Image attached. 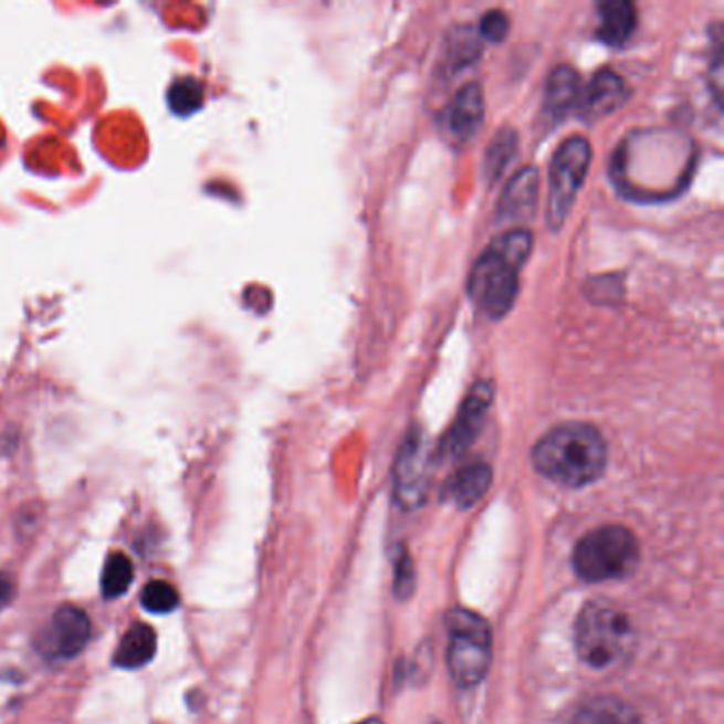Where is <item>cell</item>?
<instances>
[{
    "label": "cell",
    "instance_id": "6da1fadb",
    "mask_svg": "<svg viewBox=\"0 0 724 724\" xmlns=\"http://www.w3.org/2000/svg\"><path fill=\"white\" fill-rule=\"evenodd\" d=\"M606 463V440L589 423H564L542 436L534 449L537 472L553 483L574 489L595 483Z\"/></svg>",
    "mask_w": 724,
    "mask_h": 724
},
{
    "label": "cell",
    "instance_id": "7a4b0ae2",
    "mask_svg": "<svg viewBox=\"0 0 724 724\" xmlns=\"http://www.w3.org/2000/svg\"><path fill=\"white\" fill-rule=\"evenodd\" d=\"M534 246L532 232L512 228L491 242L470 272L468 294L491 319L508 315L518 294V270L527 262Z\"/></svg>",
    "mask_w": 724,
    "mask_h": 724
},
{
    "label": "cell",
    "instance_id": "3957f363",
    "mask_svg": "<svg viewBox=\"0 0 724 724\" xmlns=\"http://www.w3.org/2000/svg\"><path fill=\"white\" fill-rule=\"evenodd\" d=\"M636 646V633L622 610L608 601H590L576 622V648L592 670H612Z\"/></svg>",
    "mask_w": 724,
    "mask_h": 724
},
{
    "label": "cell",
    "instance_id": "277c9868",
    "mask_svg": "<svg viewBox=\"0 0 724 724\" xmlns=\"http://www.w3.org/2000/svg\"><path fill=\"white\" fill-rule=\"evenodd\" d=\"M638 559V539L620 525H608L590 532L578 542L574 550L576 574L587 583L625 578L636 569Z\"/></svg>",
    "mask_w": 724,
    "mask_h": 724
},
{
    "label": "cell",
    "instance_id": "5b68a950",
    "mask_svg": "<svg viewBox=\"0 0 724 724\" xmlns=\"http://www.w3.org/2000/svg\"><path fill=\"white\" fill-rule=\"evenodd\" d=\"M449 670L459 686L472 689L483 682L491 665V629L476 612L455 608L447 618Z\"/></svg>",
    "mask_w": 724,
    "mask_h": 724
},
{
    "label": "cell",
    "instance_id": "8992f818",
    "mask_svg": "<svg viewBox=\"0 0 724 724\" xmlns=\"http://www.w3.org/2000/svg\"><path fill=\"white\" fill-rule=\"evenodd\" d=\"M590 164V145L585 136H571L557 149L550 164L548 225L562 228L583 188Z\"/></svg>",
    "mask_w": 724,
    "mask_h": 724
},
{
    "label": "cell",
    "instance_id": "52a82bcc",
    "mask_svg": "<svg viewBox=\"0 0 724 724\" xmlns=\"http://www.w3.org/2000/svg\"><path fill=\"white\" fill-rule=\"evenodd\" d=\"M491 403H493V382L479 380L461 403L455 423L440 442V451H438L440 459H457L474 444V440L483 431Z\"/></svg>",
    "mask_w": 724,
    "mask_h": 724
},
{
    "label": "cell",
    "instance_id": "ba28073f",
    "mask_svg": "<svg viewBox=\"0 0 724 724\" xmlns=\"http://www.w3.org/2000/svg\"><path fill=\"white\" fill-rule=\"evenodd\" d=\"M92 622L75 606H62L39 638V650L48 659H75L90 642Z\"/></svg>",
    "mask_w": 724,
    "mask_h": 724
},
{
    "label": "cell",
    "instance_id": "9c48e42d",
    "mask_svg": "<svg viewBox=\"0 0 724 724\" xmlns=\"http://www.w3.org/2000/svg\"><path fill=\"white\" fill-rule=\"evenodd\" d=\"M428 493V453L421 431L415 430L403 440L396 463V495L403 508H417Z\"/></svg>",
    "mask_w": 724,
    "mask_h": 724
},
{
    "label": "cell",
    "instance_id": "30bf717a",
    "mask_svg": "<svg viewBox=\"0 0 724 724\" xmlns=\"http://www.w3.org/2000/svg\"><path fill=\"white\" fill-rule=\"evenodd\" d=\"M483 117V90L479 83H468L440 113V130L451 143L461 145L474 138V135L481 130Z\"/></svg>",
    "mask_w": 724,
    "mask_h": 724
},
{
    "label": "cell",
    "instance_id": "8fae6325",
    "mask_svg": "<svg viewBox=\"0 0 724 724\" xmlns=\"http://www.w3.org/2000/svg\"><path fill=\"white\" fill-rule=\"evenodd\" d=\"M627 96L629 92L622 77L610 69H604L592 75L587 87H583L578 108L585 119H601L625 105Z\"/></svg>",
    "mask_w": 724,
    "mask_h": 724
},
{
    "label": "cell",
    "instance_id": "7c38bea8",
    "mask_svg": "<svg viewBox=\"0 0 724 724\" xmlns=\"http://www.w3.org/2000/svg\"><path fill=\"white\" fill-rule=\"evenodd\" d=\"M539 177L536 168H523L516 172L504 188L500 198L497 213L504 221H527L536 213Z\"/></svg>",
    "mask_w": 724,
    "mask_h": 724
},
{
    "label": "cell",
    "instance_id": "4fadbf2b",
    "mask_svg": "<svg viewBox=\"0 0 724 724\" xmlns=\"http://www.w3.org/2000/svg\"><path fill=\"white\" fill-rule=\"evenodd\" d=\"M493 481L491 468L486 463H470L455 472L444 486V500L457 508H470L483 500Z\"/></svg>",
    "mask_w": 724,
    "mask_h": 724
},
{
    "label": "cell",
    "instance_id": "5bb4252c",
    "mask_svg": "<svg viewBox=\"0 0 724 724\" xmlns=\"http://www.w3.org/2000/svg\"><path fill=\"white\" fill-rule=\"evenodd\" d=\"M156 631L145 622H135L117 646L113 663L122 670H140L156 657Z\"/></svg>",
    "mask_w": 724,
    "mask_h": 724
},
{
    "label": "cell",
    "instance_id": "9a60e30c",
    "mask_svg": "<svg viewBox=\"0 0 724 724\" xmlns=\"http://www.w3.org/2000/svg\"><path fill=\"white\" fill-rule=\"evenodd\" d=\"M638 27L636 7L627 0H606L599 4L597 34L608 45H622Z\"/></svg>",
    "mask_w": 724,
    "mask_h": 724
},
{
    "label": "cell",
    "instance_id": "2e32d148",
    "mask_svg": "<svg viewBox=\"0 0 724 724\" xmlns=\"http://www.w3.org/2000/svg\"><path fill=\"white\" fill-rule=\"evenodd\" d=\"M583 94V83L574 69L557 66L546 83V111L562 119L565 113L578 107Z\"/></svg>",
    "mask_w": 724,
    "mask_h": 724
},
{
    "label": "cell",
    "instance_id": "e0dca14e",
    "mask_svg": "<svg viewBox=\"0 0 724 724\" xmlns=\"http://www.w3.org/2000/svg\"><path fill=\"white\" fill-rule=\"evenodd\" d=\"M571 724H640V718L636 710L625 701L599 697L580 707Z\"/></svg>",
    "mask_w": 724,
    "mask_h": 724
},
{
    "label": "cell",
    "instance_id": "ac0fdd59",
    "mask_svg": "<svg viewBox=\"0 0 724 724\" xmlns=\"http://www.w3.org/2000/svg\"><path fill=\"white\" fill-rule=\"evenodd\" d=\"M133 578H135V565L128 559V555L111 553L105 569H103V578H101L103 597L117 599V597L126 595L133 585Z\"/></svg>",
    "mask_w": 724,
    "mask_h": 724
},
{
    "label": "cell",
    "instance_id": "d6986e66",
    "mask_svg": "<svg viewBox=\"0 0 724 724\" xmlns=\"http://www.w3.org/2000/svg\"><path fill=\"white\" fill-rule=\"evenodd\" d=\"M516 147H518V138H516V133L510 128L500 130L491 140V145L486 149V158H484V170L491 181H495L508 168L510 161L514 160V156H516Z\"/></svg>",
    "mask_w": 724,
    "mask_h": 724
},
{
    "label": "cell",
    "instance_id": "ffe728a7",
    "mask_svg": "<svg viewBox=\"0 0 724 724\" xmlns=\"http://www.w3.org/2000/svg\"><path fill=\"white\" fill-rule=\"evenodd\" d=\"M202 101H204V87L193 77H179L168 87V107L181 117L196 113L202 107Z\"/></svg>",
    "mask_w": 724,
    "mask_h": 724
},
{
    "label": "cell",
    "instance_id": "44dd1931",
    "mask_svg": "<svg viewBox=\"0 0 724 724\" xmlns=\"http://www.w3.org/2000/svg\"><path fill=\"white\" fill-rule=\"evenodd\" d=\"M140 601H143V608L151 615H168V612L177 610L181 597H179V590L175 589L170 583L154 580V583H147V587L143 589Z\"/></svg>",
    "mask_w": 724,
    "mask_h": 724
},
{
    "label": "cell",
    "instance_id": "7402d4cb",
    "mask_svg": "<svg viewBox=\"0 0 724 724\" xmlns=\"http://www.w3.org/2000/svg\"><path fill=\"white\" fill-rule=\"evenodd\" d=\"M481 55V41L479 36L472 32V28L463 30V32H455L451 36V60L453 64H468L474 62Z\"/></svg>",
    "mask_w": 724,
    "mask_h": 724
},
{
    "label": "cell",
    "instance_id": "603a6c76",
    "mask_svg": "<svg viewBox=\"0 0 724 724\" xmlns=\"http://www.w3.org/2000/svg\"><path fill=\"white\" fill-rule=\"evenodd\" d=\"M510 30V20L508 15L500 9H493V11H486L483 15V22H481V36L486 39V41H493V43H500L506 39Z\"/></svg>",
    "mask_w": 724,
    "mask_h": 724
},
{
    "label": "cell",
    "instance_id": "cb8c5ba5",
    "mask_svg": "<svg viewBox=\"0 0 724 724\" xmlns=\"http://www.w3.org/2000/svg\"><path fill=\"white\" fill-rule=\"evenodd\" d=\"M396 590H398V597H408L410 590H412V583H415V571H412V564H410V557L406 555L403 550L398 559V565H396Z\"/></svg>",
    "mask_w": 724,
    "mask_h": 724
},
{
    "label": "cell",
    "instance_id": "d4e9b609",
    "mask_svg": "<svg viewBox=\"0 0 724 724\" xmlns=\"http://www.w3.org/2000/svg\"><path fill=\"white\" fill-rule=\"evenodd\" d=\"M13 597H15V583L7 574H0V610L9 606Z\"/></svg>",
    "mask_w": 724,
    "mask_h": 724
},
{
    "label": "cell",
    "instance_id": "484cf974",
    "mask_svg": "<svg viewBox=\"0 0 724 724\" xmlns=\"http://www.w3.org/2000/svg\"><path fill=\"white\" fill-rule=\"evenodd\" d=\"M359 724H382V723H380L378 718H373V721H364V723H359Z\"/></svg>",
    "mask_w": 724,
    "mask_h": 724
}]
</instances>
